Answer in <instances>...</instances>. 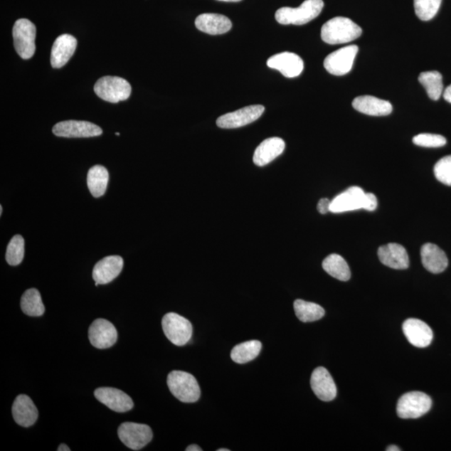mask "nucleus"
<instances>
[{
	"label": "nucleus",
	"mask_w": 451,
	"mask_h": 451,
	"mask_svg": "<svg viewBox=\"0 0 451 451\" xmlns=\"http://www.w3.org/2000/svg\"><path fill=\"white\" fill-rule=\"evenodd\" d=\"M362 35V28L349 18L335 17L326 22L321 30V38L329 45L352 42Z\"/></svg>",
	"instance_id": "f257e3e1"
},
{
	"label": "nucleus",
	"mask_w": 451,
	"mask_h": 451,
	"mask_svg": "<svg viewBox=\"0 0 451 451\" xmlns=\"http://www.w3.org/2000/svg\"><path fill=\"white\" fill-rule=\"evenodd\" d=\"M324 6L323 0H305L299 8L277 9L275 18L281 25L303 26L318 17Z\"/></svg>",
	"instance_id": "f03ea898"
},
{
	"label": "nucleus",
	"mask_w": 451,
	"mask_h": 451,
	"mask_svg": "<svg viewBox=\"0 0 451 451\" xmlns=\"http://www.w3.org/2000/svg\"><path fill=\"white\" fill-rule=\"evenodd\" d=\"M167 386L177 400L194 403L199 400L201 390L196 378L189 373L175 371L168 374Z\"/></svg>",
	"instance_id": "7ed1b4c3"
},
{
	"label": "nucleus",
	"mask_w": 451,
	"mask_h": 451,
	"mask_svg": "<svg viewBox=\"0 0 451 451\" xmlns=\"http://www.w3.org/2000/svg\"><path fill=\"white\" fill-rule=\"evenodd\" d=\"M94 90L105 102L118 103L131 97L132 86L127 80L118 76H104L95 83Z\"/></svg>",
	"instance_id": "20e7f679"
},
{
	"label": "nucleus",
	"mask_w": 451,
	"mask_h": 451,
	"mask_svg": "<svg viewBox=\"0 0 451 451\" xmlns=\"http://www.w3.org/2000/svg\"><path fill=\"white\" fill-rule=\"evenodd\" d=\"M36 27L27 18H20L13 28L14 45L23 60L32 58L36 52Z\"/></svg>",
	"instance_id": "39448f33"
},
{
	"label": "nucleus",
	"mask_w": 451,
	"mask_h": 451,
	"mask_svg": "<svg viewBox=\"0 0 451 451\" xmlns=\"http://www.w3.org/2000/svg\"><path fill=\"white\" fill-rule=\"evenodd\" d=\"M161 324L166 337L176 346H184L193 337V325L179 314H166L163 317Z\"/></svg>",
	"instance_id": "423d86ee"
},
{
	"label": "nucleus",
	"mask_w": 451,
	"mask_h": 451,
	"mask_svg": "<svg viewBox=\"0 0 451 451\" xmlns=\"http://www.w3.org/2000/svg\"><path fill=\"white\" fill-rule=\"evenodd\" d=\"M432 400L426 393L414 391L405 393L397 404V415L401 419H418L430 410Z\"/></svg>",
	"instance_id": "0eeeda50"
},
{
	"label": "nucleus",
	"mask_w": 451,
	"mask_h": 451,
	"mask_svg": "<svg viewBox=\"0 0 451 451\" xmlns=\"http://www.w3.org/2000/svg\"><path fill=\"white\" fill-rule=\"evenodd\" d=\"M118 436L128 448L140 450L151 442L153 433L147 425L124 422L118 428Z\"/></svg>",
	"instance_id": "6e6552de"
},
{
	"label": "nucleus",
	"mask_w": 451,
	"mask_h": 451,
	"mask_svg": "<svg viewBox=\"0 0 451 451\" xmlns=\"http://www.w3.org/2000/svg\"><path fill=\"white\" fill-rule=\"evenodd\" d=\"M358 52L359 47L352 45L331 53L324 60V68L331 75L336 76L346 75L352 70Z\"/></svg>",
	"instance_id": "1a4fd4ad"
},
{
	"label": "nucleus",
	"mask_w": 451,
	"mask_h": 451,
	"mask_svg": "<svg viewBox=\"0 0 451 451\" xmlns=\"http://www.w3.org/2000/svg\"><path fill=\"white\" fill-rule=\"evenodd\" d=\"M265 107L261 105H249L223 115L217 120L218 127L223 129H235L247 126L256 122L265 112Z\"/></svg>",
	"instance_id": "9d476101"
},
{
	"label": "nucleus",
	"mask_w": 451,
	"mask_h": 451,
	"mask_svg": "<svg viewBox=\"0 0 451 451\" xmlns=\"http://www.w3.org/2000/svg\"><path fill=\"white\" fill-rule=\"evenodd\" d=\"M56 137L65 138H88L99 137L102 129L91 122L83 121H65L57 123L52 129Z\"/></svg>",
	"instance_id": "9b49d317"
},
{
	"label": "nucleus",
	"mask_w": 451,
	"mask_h": 451,
	"mask_svg": "<svg viewBox=\"0 0 451 451\" xmlns=\"http://www.w3.org/2000/svg\"><path fill=\"white\" fill-rule=\"evenodd\" d=\"M117 338V329L107 319H98L90 326L89 339L95 348L104 349L112 347Z\"/></svg>",
	"instance_id": "f8f14e48"
},
{
	"label": "nucleus",
	"mask_w": 451,
	"mask_h": 451,
	"mask_svg": "<svg viewBox=\"0 0 451 451\" xmlns=\"http://www.w3.org/2000/svg\"><path fill=\"white\" fill-rule=\"evenodd\" d=\"M267 65L280 71L287 78H297L304 68V60L301 57L291 52H282L271 56L267 61Z\"/></svg>",
	"instance_id": "ddd939ff"
},
{
	"label": "nucleus",
	"mask_w": 451,
	"mask_h": 451,
	"mask_svg": "<svg viewBox=\"0 0 451 451\" xmlns=\"http://www.w3.org/2000/svg\"><path fill=\"white\" fill-rule=\"evenodd\" d=\"M95 396L109 409L117 413L127 412L134 406L132 398L116 388H99L95 391Z\"/></svg>",
	"instance_id": "4468645a"
},
{
	"label": "nucleus",
	"mask_w": 451,
	"mask_h": 451,
	"mask_svg": "<svg viewBox=\"0 0 451 451\" xmlns=\"http://www.w3.org/2000/svg\"><path fill=\"white\" fill-rule=\"evenodd\" d=\"M366 193L359 186H351L331 201L330 212L342 213L351 211L364 209V201Z\"/></svg>",
	"instance_id": "2eb2a0df"
},
{
	"label": "nucleus",
	"mask_w": 451,
	"mask_h": 451,
	"mask_svg": "<svg viewBox=\"0 0 451 451\" xmlns=\"http://www.w3.org/2000/svg\"><path fill=\"white\" fill-rule=\"evenodd\" d=\"M311 388L319 400L329 402L335 399L337 396L334 378L324 367L316 368L311 376Z\"/></svg>",
	"instance_id": "dca6fc26"
},
{
	"label": "nucleus",
	"mask_w": 451,
	"mask_h": 451,
	"mask_svg": "<svg viewBox=\"0 0 451 451\" xmlns=\"http://www.w3.org/2000/svg\"><path fill=\"white\" fill-rule=\"evenodd\" d=\"M404 332L408 341L417 348L428 347L433 340V331L423 321L409 319L403 324Z\"/></svg>",
	"instance_id": "f3484780"
},
{
	"label": "nucleus",
	"mask_w": 451,
	"mask_h": 451,
	"mask_svg": "<svg viewBox=\"0 0 451 451\" xmlns=\"http://www.w3.org/2000/svg\"><path fill=\"white\" fill-rule=\"evenodd\" d=\"M124 267L123 258L120 256L104 258L95 265L92 272L95 286L107 285L117 278Z\"/></svg>",
	"instance_id": "a211bd4d"
},
{
	"label": "nucleus",
	"mask_w": 451,
	"mask_h": 451,
	"mask_svg": "<svg viewBox=\"0 0 451 451\" xmlns=\"http://www.w3.org/2000/svg\"><path fill=\"white\" fill-rule=\"evenodd\" d=\"M78 47V40L70 35L60 36L52 46L51 63L53 68L60 69L67 64Z\"/></svg>",
	"instance_id": "6ab92c4d"
},
{
	"label": "nucleus",
	"mask_w": 451,
	"mask_h": 451,
	"mask_svg": "<svg viewBox=\"0 0 451 451\" xmlns=\"http://www.w3.org/2000/svg\"><path fill=\"white\" fill-rule=\"evenodd\" d=\"M378 256L383 265L393 270H406L410 260L405 248L400 244L390 243L378 248Z\"/></svg>",
	"instance_id": "aec40b11"
},
{
	"label": "nucleus",
	"mask_w": 451,
	"mask_h": 451,
	"mask_svg": "<svg viewBox=\"0 0 451 451\" xmlns=\"http://www.w3.org/2000/svg\"><path fill=\"white\" fill-rule=\"evenodd\" d=\"M353 107L357 112L372 117H386L393 112V107L388 100L371 95H361L353 100Z\"/></svg>",
	"instance_id": "412c9836"
},
{
	"label": "nucleus",
	"mask_w": 451,
	"mask_h": 451,
	"mask_svg": "<svg viewBox=\"0 0 451 451\" xmlns=\"http://www.w3.org/2000/svg\"><path fill=\"white\" fill-rule=\"evenodd\" d=\"M12 415L18 425L30 427L36 423L39 412L30 397L21 395L14 402Z\"/></svg>",
	"instance_id": "4be33fe9"
},
{
	"label": "nucleus",
	"mask_w": 451,
	"mask_h": 451,
	"mask_svg": "<svg viewBox=\"0 0 451 451\" xmlns=\"http://www.w3.org/2000/svg\"><path fill=\"white\" fill-rule=\"evenodd\" d=\"M285 149V142L280 137L266 139L259 145L253 155L254 164L265 166L280 156Z\"/></svg>",
	"instance_id": "5701e85b"
},
{
	"label": "nucleus",
	"mask_w": 451,
	"mask_h": 451,
	"mask_svg": "<svg viewBox=\"0 0 451 451\" xmlns=\"http://www.w3.org/2000/svg\"><path fill=\"white\" fill-rule=\"evenodd\" d=\"M196 27L208 35L217 36L228 32L233 27L228 17L218 14H203L196 18Z\"/></svg>",
	"instance_id": "b1692460"
},
{
	"label": "nucleus",
	"mask_w": 451,
	"mask_h": 451,
	"mask_svg": "<svg viewBox=\"0 0 451 451\" xmlns=\"http://www.w3.org/2000/svg\"><path fill=\"white\" fill-rule=\"evenodd\" d=\"M421 260L426 270L432 273H440L447 268L449 261L447 256L437 245L426 243L421 248Z\"/></svg>",
	"instance_id": "393cba45"
},
{
	"label": "nucleus",
	"mask_w": 451,
	"mask_h": 451,
	"mask_svg": "<svg viewBox=\"0 0 451 451\" xmlns=\"http://www.w3.org/2000/svg\"><path fill=\"white\" fill-rule=\"evenodd\" d=\"M109 182V172L103 166L91 167L87 175V185L94 198H100L107 191Z\"/></svg>",
	"instance_id": "a878e982"
},
{
	"label": "nucleus",
	"mask_w": 451,
	"mask_h": 451,
	"mask_svg": "<svg viewBox=\"0 0 451 451\" xmlns=\"http://www.w3.org/2000/svg\"><path fill=\"white\" fill-rule=\"evenodd\" d=\"M323 268L330 276L340 281H349L351 277L347 262L339 254H331L326 258L323 262Z\"/></svg>",
	"instance_id": "bb28decb"
},
{
	"label": "nucleus",
	"mask_w": 451,
	"mask_h": 451,
	"mask_svg": "<svg viewBox=\"0 0 451 451\" xmlns=\"http://www.w3.org/2000/svg\"><path fill=\"white\" fill-rule=\"evenodd\" d=\"M262 349V343L251 340L235 346L231 352V358L235 363L245 364L255 359Z\"/></svg>",
	"instance_id": "cd10ccee"
},
{
	"label": "nucleus",
	"mask_w": 451,
	"mask_h": 451,
	"mask_svg": "<svg viewBox=\"0 0 451 451\" xmlns=\"http://www.w3.org/2000/svg\"><path fill=\"white\" fill-rule=\"evenodd\" d=\"M420 83L424 86L429 97L438 100L443 92L442 75L436 70L422 72L419 75Z\"/></svg>",
	"instance_id": "c85d7f7f"
},
{
	"label": "nucleus",
	"mask_w": 451,
	"mask_h": 451,
	"mask_svg": "<svg viewBox=\"0 0 451 451\" xmlns=\"http://www.w3.org/2000/svg\"><path fill=\"white\" fill-rule=\"evenodd\" d=\"M297 318L302 322H314L323 318L325 311L319 304L302 299H297L294 304Z\"/></svg>",
	"instance_id": "c756f323"
},
{
	"label": "nucleus",
	"mask_w": 451,
	"mask_h": 451,
	"mask_svg": "<svg viewBox=\"0 0 451 451\" xmlns=\"http://www.w3.org/2000/svg\"><path fill=\"white\" fill-rule=\"evenodd\" d=\"M21 306L23 314L28 316L39 317L45 314L46 309L41 295L36 289L25 292L21 297Z\"/></svg>",
	"instance_id": "7c9ffc66"
},
{
	"label": "nucleus",
	"mask_w": 451,
	"mask_h": 451,
	"mask_svg": "<svg viewBox=\"0 0 451 451\" xmlns=\"http://www.w3.org/2000/svg\"><path fill=\"white\" fill-rule=\"evenodd\" d=\"M25 257V239L21 235H16L8 244L6 261L9 265H21Z\"/></svg>",
	"instance_id": "2f4dec72"
},
{
	"label": "nucleus",
	"mask_w": 451,
	"mask_h": 451,
	"mask_svg": "<svg viewBox=\"0 0 451 451\" xmlns=\"http://www.w3.org/2000/svg\"><path fill=\"white\" fill-rule=\"evenodd\" d=\"M442 0H414L417 17L423 21L432 20L438 13Z\"/></svg>",
	"instance_id": "473e14b6"
},
{
	"label": "nucleus",
	"mask_w": 451,
	"mask_h": 451,
	"mask_svg": "<svg viewBox=\"0 0 451 451\" xmlns=\"http://www.w3.org/2000/svg\"><path fill=\"white\" fill-rule=\"evenodd\" d=\"M413 142L422 147L436 148L444 147L447 141L437 134L422 133L413 138Z\"/></svg>",
	"instance_id": "72a5a7b5"
},
{
	"label": "nucleus",
	"mask_w": 451,
	"mask_h": 451,
	"mask_svg": "<svg viewBox=\"0 0 451 451\" xmlns=\"http://www.w3.org/2000/svg\"><path fill=\"white\" fill-rule=\"evenodd\" d=\"M434 174L439 181L451 186V155L441 158L434 167Z\"/></svg>",
	"instance_id": "f704fd0d"
},
{
	"label": "nucleus",
	"mask_w": 451,
	"mask_h": 451,
	"mask_svg": "<svg viewBox=\"0 0 451 451\" xmlns=\"http://www.w3.org/2000/svg\"><path fill=\"white\" fill-rule=\"evenodd\" d=\"M378 201L376 195L373 193H366L364 201V209L373 212L377 208Z\"/></svg>",
	"instance_id": "c9c22d12"
},
{
	"label": "nucleus",
	"mask_w": 451,
	"mask_h": 451,
	"mask_svg": "<svg viewBox=\"0 0 451 451\" xmlns=\"http://www.w3.org/2000/svg\"><path fill=\"white\" fill-rule=\"evenodd\" d=\"M331 201L328 198H322L319 201L318 211L321 214H326L330 212Z\"/></svg>",
	"instance_id": "e433bc0d"
},
{
	"label": "nucleus",
	"mask_w": 451,
	"mask_h": 451,
	"mask_svg": "<svg viewBox=\"0 0 451 451\" xmlns=\"http://www.w3.org/2000/svg\"><path fill=\"white\" fill-rule=\"evenodd\" d=\"M443 97L446 102L451 103V85L445 90Z\"/></svg>",
	"instance_id": "4c0bfd02"
},
{
	"label": "nucleus",
	"mask_w": 451,
	"mask_h": 451,
	"mask_svg": "<svg viewBox=\"0 0 451 451\" xmlns=\"http://www.w3.org/2000/svg\"><path fill=\"white\" fill-rule=\"evenodd\" d=\"M186 451H201L203 449H201L198 445H189V447L186 449Z\"/></svg>",
	"instance_id": "58836bf2"
},
{
	"label": "nucleus",
	"mask_w": 451,
	"mask_h": 451,
	"mask_svg": "<svg viewBox=\"0 0 451 451\" xmlns=\"http://www.w3.org/2000/svg\"><path fill=\"white\" fill-rule=\"evenodd\" d=\"M57 450L58 451H70V448H69V446H67L65 444H61L58 449H57Z\"/></svg>",
	"instance_id": "ea45409f"
},
{
	"label": "nucleus",
	"mask_w": 451,
	"mask_h": 451,
	"mask_svg": "<svg viewBox=\"0 0 451 451\" xmlns=\"http://www.w3.org/2000/svg\"><path fill=\"white\" fill-rule=\"evenodd\" d=\"M386 450H388V451H400L401 450L399 447H397V446H396V445H391V446H388V447L386 449Z\"/></svg>",
	"instance_id": "a19ab883"
},
{
	"label": "nucleus",
	"mask_w": 451,
	"mask_h": 451,
	"mask_svg": "<svg viewBox=\"0 0 451 451\" xmlns=\"http://www.w3.org/2000/svg\"><path fill=\"white\" fill-rule=\"evenodd\" d=\"M218 1H223V2H240V1H242V0H218Z\"/></svg>",
	"instance_id": "79ce46f5"
},
{
	"label": "nucleus",
	"mask_w": 451,
	"mask_h": 451,
	"mask_svg": "<svg viewBox=\"0 0 451 451\" xmlns=\"http://www.w3.org/2000/svg\"><path fill=\"white\" fill-rule=\"evenodd\" d=\"M3 213V206H0V215H2Z\"/></svg>",
	"instance_id": "37998d69"
},
{
	"label": "nucleus",
	"mask_w": 451,
	"mask_h": 451,
	"mask_svg": "<svg viewBox=\"0 0 451 451\" xmlns=\"http://www.w3.org/2000/svg\"><path fill=\"white\" fill-rule=\"evenodd\" d=\"M218 451H229L228 449H219Z\"/></svg>",
	"instance_id": "c03bdc74"
},
{
	"label": "nucleus",
	"mask_w": 451,
	"mask_h": 451,
	"mask_svg": "<svg viewBox=\"0 0 451 451\" xmlns=\"http://www.w3.org/2000/svg\"><path fill=\"white\" fill-rule=\"evenodd\" d=\"M116 135H117V136H120V133H119V132H117V133H116Z\"/></svg>",
	"instance_id": "a18cd8bd"
}]
</instances>
